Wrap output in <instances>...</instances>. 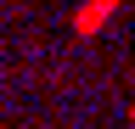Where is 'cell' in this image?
<instances>
[{"label":"cell","instance_id":"cell-1","mask_svg":"<svg viewBox=\"0 0 135 129\" xmlns=\"http://www.w3.org/2000/svg\"><path fill=\"white\" fill-rule=\"evenodd\" d=\"M107 6H113V0H96V6H84V11H79V28H84V34L101 23V11H107Z\"/></svg>","mask_w":135,"mask_h":129}]
</instances>
